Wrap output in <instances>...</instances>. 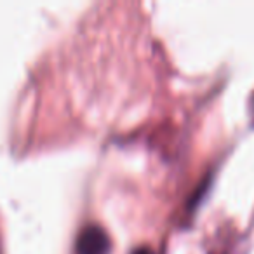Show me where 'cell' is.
Wrapping results in <instances>:
<instances>
[{"label":"cell","mask_w":254,"mask_h":254,"mask_svg":"<svg viewBox=\"0 0 254 254\" xmlns=\"http://www.w3.org/2000/svg\"><path fill=\"white\" fill-rule=\"evenodd\" d=\"M112 240L108 233L98 225H89L78 233L75 253L77 254H110Z\"/></svg>","instance_id":"obj_1"},{"label":"cell","mask_w":254,"mask_h":254,"mask_svg":"<svg viewBox=\"0 0 254 254\" xmlns=\"http://www.w3.org/2000/svg\"><path fill=\"white\" fill-rule=\"evenodd\" d=\"M207 187H209V178H205V180L202 181V188H198V190L193 193V197L190 198V204H188V207L193 209L195 205L198 204V200H200V198L204 197V193H205V190H207Z\"/></svg>","instance_id":"obj_2"},{"label":"cell","mask_w":254,"mask_h":254,"mask_svg":"<svg viewBox=\"0 0 254 254\" xmlns=\"http://www.w3.org/2000/svg\"><path fill=\"white\" fill-rule=\"evenodd\" d=\"M132 254H153V253L150 249H143V247H141V249H136Z\"/></svg>","instance_id":"obj_3"}]
</instances>
